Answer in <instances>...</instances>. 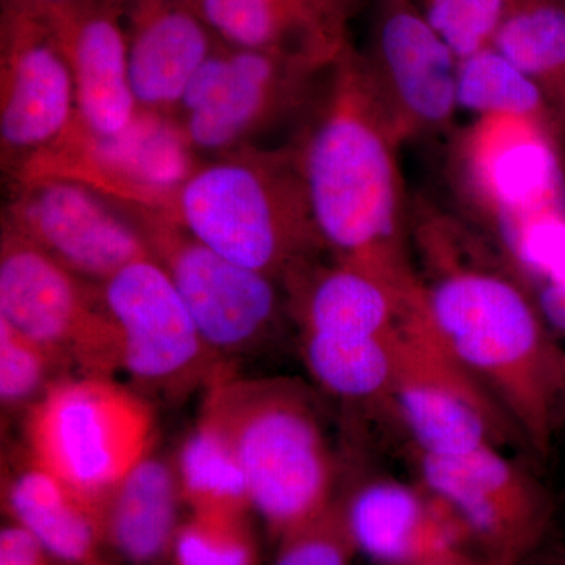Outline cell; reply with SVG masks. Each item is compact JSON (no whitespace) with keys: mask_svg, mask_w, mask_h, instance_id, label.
Returning <instances> with one entry per match:
<instances>
[{"mask_svg":"<svg viewBox=\"0 0 565 565\" xmlns=\"http://www.w3.org/2000/svg\"><path fill=\"white\" fill-rule=\"evenodd\" d=\"M163 215L275 281L288 280L326 247L294 150L252 147L200 163Z\"/></svg>","mask_w":565,"mask_h":565,"instance_id":"277c9868","label":"cell"},{"mask_svg":"<svg viewBox=\"0 0 565 565\" xmlns=\"http://www.w3.org/2000/svg\"><path fill=\"white\" fill-rule=\"evenodd\" d=\"M129 81L141 110L174 117L185 88L221 41L184 0H136L129 14Z\"/></svg>","mask_w":565,"mask_h":565,"instance_id":"ffe728a7","label":"cell"},{"mask_svg":"<svg viewBox=\"0 0 565 565\" xmlns=\"http://www.w3.org/2000/svg\"><path fill=\"white\" fill-rule=\"evenodd\" d=\"M43 18L68 62L76 120L95 136L125 132L140 107L129 81L128 35L117 0H79Z\"/></svg>","mask_w":565,"mask_h":565,"instance_id":"ac0fdd59","label":"cell"},{"mask_svg":"<svg viewBox=\"0 0 565 565\" xmlns=\"http://www.w3.org/2000/svg\"><path fill=\"white\" fill-rule=\"evenodd\" d=\"M493 47L541 88L565 128V0H508Z\"/></svg>","mask_w":565,"mask_h":565,"instance_id":"d4e9b609","label":"cell"},{"mask_svg":"<svg viewBox=\"0 0 565 565\" xmlns=\"http://www.w3.org/2000/svg\"><path fill=\"white\" fill-rule=\"evenodd\" d=\"M329 68L221 41L192 77L174 118L196 154L245 150L299 109L316 74Z\"/></svg>","mask_w":565,"mask_h":565,"instance_id":"ba28073f","label":"cell"},{"mask_svg":"<svg viewBox=\"0 0 565 565\" xmlns=\"http://www.w3.org/2000/svg\"><path fill=\"white\" fill-rule=\"evenodd\" d=\"M401 141L362 52L348 44L330 66L313 122L294 148L316 228L334 255H405Z\"/></svg>","mask_w":565,"mask_h":565,"instance_id":"7a4b0ae2","label":"cell"},{"mask_svg":"<svg viewBox=\"0 0 565 565\" xmlns=\"http://www.w3.org/2000/svg\"><path fill=\"white\" fill-rule=\"evenodd\" d=\"M343 505L356 552L385 565L457 545L449 526L462 527L448 505L423 484L374 479L344 494Z\"/></svg>","mask_w":565,"mask_h":565,"instance_id":"44dd1931","label":"cell"},{"mask_svg":"<svg viewBox=\"0 0 565 565\" xmlns=\"http://www.w3.org/2000/svg\"><path fill=\"white\" fill-rule=\"evenodd\" d=\"M3 508L62 565H115L104 557L102 514L46 468L24 456L3 479Z\"/></svg>","mask_w":565,"mask_h":565,"instance_id":"603a6c76","label":"cell"},{"mask_svg":"<svg viewBox=\"0 0 565 565\" xmlns=\"http://www.w3.org/2000/svg\"><path fill=\"white\" fill-rule=\"evenodd\" d=\"M120 206L222 362L232 366L234 359L270 340L282 313L278 281L212 250L167 215Z\"/></svg>","mask_w":565,"mask_h":565,"instance_id":"9c48e42d","label":"cell"},{"mask_svg":"<svg viewBox=\"0 0 565 565\" xmlns=\"http://www.w3.org/2000/svg\"><path fill=\"white\" fill-rule=\"evenodd\" d=\"M7 7L3 11L11 13L33 14V17H47L54 11L73 6L79 0H6Z\"/></svg>","mask_w":565,"mask_h":565,"instance_id":"e575fe53","label":"cell"},{"mask_svg":"<svg viewBox=\"0 0 565 565\" xmlns=\"http://www.w3.org/2000/svg\"><path fill=\"white\" fill-rule=\"evenodd\" d=\"M508 0H426L427 21L457 61L493 47Z\"/></svg>","mask_w":565,"mask_h":565,"instance_id":"f546056e","label":"cell"},{"mask_svg":"<svg viewBox=\"0 0 565 565\" xmlns=\"http://www.w3.org/2000/svg\"><path fill=\"white\" fill-rule=\"evenodd\" d=\"M185 509L193 514H253L250 490L236 449L206 411L173 455Z\"/></svg>","mask_w":565,"mask_h":565,"instance_id":"cb8c5ba5","label":"cell"},{"mask_svg":"<svg viewBox=\"0 0 565 565\" xmlns=\"http://www.w3.org/2000/svg\"><path fill=\"white\" fill-rule=\"evenodd\" d=\"M533 297L545 321L565 343V289H539Z\"/></svg>","mask_w":565,"mask_h":565,"instance_id":"d6a6232c","label":"cell"},{"mask_svg":"<svg viewBox=\"0 0 565 565\" xmlns=\"http://www.w3.org/2000/svg\"><path fill=\"white\" fill-rule=\"evenodd\" d=\"M180 481L173 456L152 449L111 490L102 505L104 552L126 565L169 561L182 520Z\"/></svg>","mask_w":565,"mask_h":565,"instance_id":"7402d4cb","label":"cell"},{"mask_svg":"<svg viewBox=\"0 0 565 565\" xmlns=\"http://www.w3.org/2000/svg\"><path fill=\"white\" fill-rule=\"evenodd\" d=\"M218 41L332 66L355 0H184Z\"/></svg>","mask_w":565,"mask_h":565,"instance_id":"d6986e66","label":"cell"},{"mask_svg":"<svg viewBox=\"0 0 565 565\" xmlns=\"http://www.w3.org/2000/svg\"><path fill=\"white\" fill-rule=\"evenodd\" d=\"M0 565H62L24 527L10 522L0 531Z\"/></svg>","mask_w":565,"mask_h":565,"instance_id":"1f68e13d","label":"cell"},{"mask_svg":"<svg viewBox=\"0 0 565 565\" xmlns=\"http://www.w3.org/2000/svg\"><path fill=\"white\" fill-rule=\"evenodd\" d=\"M555 132L531 118L486 115L460 137V182L492 225L533 212L565 210Z\"/></svg>","mask_w":565,"mask_h":565,"instance_id":"5bb4252c","label":"cell"},{"mask_svg":"<svg viewBox=\"0 0 565 565\" xmlns=\"http://www.w3.org/2000/svg\"><path fill=\"white\" fill-rule=\"evenodd\" d=\"M390 403L422 456L462 455L519 434L493 394L435 332L424 292L397 327Z\"/></svg>","mask_w":565,"mask_h":565,"instance_id":"8992f818","label":"cell"},{"mask_svg":"<svg viewBox=\"0 0 565 565\" xmlns=\"http://www.w3.org/2000/svg\"><path fill=\"white\" fill-rule=\"evenodd\" d=\"M396 565H493L479 553H470L462 546L452 545L446 548L437 550L416 559L407 561Z\"/></svg>","mask_w":565,"mask_h":565,"instance_id":"836d02e7","label":"cell"},{"mask_svg":"<svg viewBox=\"0 0 565 565\" xmlns=\"http://www.w3.org/2000/svg\"><path fill=\"white\" fill-rule=\"evenodd\" d=\"M0 319L54 352L71 374L120 373L117 330L99 285L7 226L0 241Z\"/></svg>","mask_w":565,"mask_h":565,"instance_id":"30bf717a","label":"cell"},{"mask_svg":"<svg viewBox=\"0 0 565 565\" xmlns=\"http://www.w3.org/2000/svg\"><path fill=\"white\" fill-rule=\"evenodd\" d=\"M25 455L74 492L102 505L156 448L154 405L115 377L73 374L24 412Z\"/></svg>","mask_w":565,"mask_h":565,"instance_id":"5b68a950","label":"cell"},{"mask_svg":"<svg viewBox=\"0 0 565 565\" xmlns=\"http://www.w3.org/2000/svg\"><path fill=\"white\" fill-rule=\"evenodd\" d=\"M203 411L232 440L247 478L253 514L277 541L334 503L337 457L302 382L232 373L206 390Z\"/></svg>","mask_w":565,"mask_h":565,"instance_id":"3957f363","label":"cell"},{"mask_svg":"<svg viewBox=\"0 0 565 565\" xmlns=\"http://www.w3.org/2000/svg\"><path fill=\"white\" fill-rule=\"evenodd\" d=\"M65 363L32 338L0 319V401L7 411H28L63 377Z\"/></svg>","mask_w":565,"mask_h":565,"instance_id":"f1b7e54d","label":"cell"},{"mask_svg":"<svg viewBox=\"0 0 565 565\" xmlns=\"http://www.w3.org/2000/svg\"><path fill=\"white\" fill-rule=\"evenodd\" d=\"M457 106L478 117L514 115L559 128L541 88L494 47L459 62Z\"/></svg>","mask_w":565,"mask_h":565,"instance_id":"4316f807","label":"cell"},{"mask_svg":"<svg viewBox=\"0 0 565 565\" xmlns=\"http://www.w3.org/2000/svg\"><path fill=\"white\" fill-rule=\"evenodd\" d=\"M362 54L403 140L452 120L459 61L414 0H377Z\"/></svg>","mask_w":565,"mask_h":565,"instance_id":"2e32d148","label":"cell"},{"mask_svg":"<svg viewBox=\"0 0 565 565\" xmlns=\"http://www.w3.org/2000/svg\"><path fill=\"white\" fill-rule=\"evenodd\" d=\"M170 565H259L250 514H193L182 520Z\"/></svg>","mask_w":565,"mask_h":565,"instance_id":"83f0119b","label":"cell"},{"mask_svg":"<svg viewBox=\"0 0 565 565\" xmlns=\"http://www.w3.org/2000/svg\"><path fill=\"white\" fill-rule=\"evenodd\" d=\"M99 288L117 330L120 373L143 392L182 397L233 373L204 341L172 278L152 256L122 267Z\"/></svg>","mask_w":565,"mask_h":565,"instance_id":"52a82bcc","label":"cell"},{"mask_svg":"<svg viewBox=\"0 0 565 565\" xmlns=\"http://www.w3.org/2000/svg\"><path fill=\"white\" fill-rule=\"evenodd\" d=\"M282 285L302 332L343 338L394 332L422 299V277L405 256H337L308 263Z\"/></svg>","mask_w":565,"mask_h":565,"instance_id":"e0dca14e","label":"cell"},{"mask_svg":"<svg viewBox=\"0 0 565 565\" xmlns=\"http://www.w3.org/2000/svg\"><path fill=\"white\" fill-rule=\"evenodd\" d=\"M76 118L68 62L43 17L3 13L0 58V148L17 173L51 147Z\"/></svg>","mask_w":565,"mask_h":565,"instance_id":"9a60e30c","label":"cell"},{"mask_svg":"<svg viewBox=\"0 0 565 565\" xmlns=\"http://www.w3.org/2000/svg\"><path fill=\"white\" fill-rule=\"evenodd\" d=\"M555 565H565V545L564 548L561 550L559 555H557Z\"/></svg>","mask_w":565,"mask_h":565,"instance_id":"d590c367","label":"cell"},{"mask_svg":"<svg viewBox=\"0 0 565 565\" xmlns=\"http://www.w3.org/2000/svg\"><path fill=\"white\" fill-rule=\"evenodd\" d=\"M429 278L424 307L435 332L493 394L539 456L565 427V343L508 264L446 222L424 223Z\"/></svg>","mask_w":565,"mask_h":565,"instance_id":"6da1fadb","label":"cell"},{"mask_svg":"<svg viewBox=\"0 0 565 565\" xmlns=\"http://www.w3.org/2000/svg\"><path fill=\"white\" fill-rule=\"evenodd\" d=\"M196 152L177 118L141 110L117 136H95L74 118L68 131L29 159L13 182L62 178L82 182L111 202L166 214L195 172Z\"/></svg>","mask_w":565,"mask_h":565,"instance_id":"8fae6325","label":"cell"},{"mask_svg":"<svg viewBox=\"0 0 565 565\" xmlns=\"http://www.w3.org/2000/svg\"><path fill=\"white\" fill-rule=\"evenodd\" d=\"M2 226L95 285L151 256L120 204L82 182L62 178L13 182Z\"/></svg>","mask_w":565,"mask_h":565,"instance_id":"4fadbf2b","label":"cell"},{"mask_svg":"<svg viewBox=\"0 0 565 565\" xmlns=\"http://www.w3.org/2000/svg\"><path fill=\"white\" fill-rule=\"evenodd\" d=\"M422 484L448 505L493 565H526L555 522V501L526 467L486 445L455 456L418 457Z\"/></svg>","mask_w":565,"mask_h":565,"instance_id":"7c38bea8","label":"cell"},{"mask_svg":"<svg viewBox=\"0 0 565 565\" xmlns=\"http://www.w3.org/2000/svg\"><path fill=\"white\" fill-rule=\"evenodd\" d=\"M396 332L370 338L302 332L300 351L308 373L326 392L349 403H390Z\"/></svg>","mask_w":565,"mask_h":565,"instance_id":"484cf974","label":"cell"},{"mask_svg":"<svg viewBox=\"0 0 565 565\" xmlns=\"http://www.w3.org/2000/svg\"><path fill=\"white\" fill-rule=\"evenodd\" d=\"M355 553L343 497H338L322 514L278 539L273 565H352Z\"/></svg>","mask_w":565,"mask_h":565,"instance_id":"4dcf8cb0","label":"cell"}]
</instances>
